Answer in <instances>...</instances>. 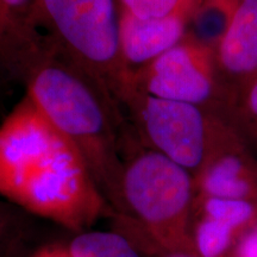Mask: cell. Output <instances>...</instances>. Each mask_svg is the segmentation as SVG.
<instances>
[{"label": "cell", "instance_id": "6da1fadb", "mask_svg": "<svg viewBox=\"0 0 257 257\" xmlns=\"http://www.w3.org/2000/svg\"><path fill=\"white\" fill-rule=\"evenodd\" d=\"M0 197L74 233L113 211L79 150L27 94L0 123Z\"/></svg>", "mask_w": 257, "mask_h": 257}, {"label": "cell", "instance_id": "7a4b0ae2", "mask_svg": "<svg viewBox=\"0 0 257 257\" xmlns=\"http://www.w3.org/2000/svg\"><path fill=\"white\" fill-rule=\"evenodd\" d=\"M42 114L81 154L111 208L124 217V153L133 137L110 88L48 35L22 82Z\"/></svg>", "mask_w": 257, "mask_h": 257}, {"label": "cell", "instance_id": "3957f363", "mask_svg": "<svg viewBox=\"0 0 257 257\" xmlns=\"http://www.w3.org/2000/svg\"><path fill=\"white\" fill-rule=\"evenodd\" d=\"M121 198L124 218L154 248L193 251L195 184L187 169L135 141L124 157Z\"/></svg>", "mask_w": 257, "mask_h": 257}, {"label": "cell", "instance_id": "277c9868", "mask_svg": "<svg viewBox=\"0 0 257 257\" xmlns=\"http://www.w3.org/2000/svg\"><path fill=\"white\" fill-rule=\"evenodd\" d=\"M47 35L94 73L121 101L133 89V74L120 50L118 0H38Z\"/></svg>", "mask_w": 257, "mask_h": 257}, {"label": "cell", "instance_id": "5b68a950", "mask_svg": "<svg viewBox=\"0 0 257 257\" xmlns=\"http://www.w3.org/2000/svg\"><path fill=\"white\" fill-rule=\"evenodd\" d=\"M142 146L194 176L210 155L224 118L199 106L156 98L133 88L121 102Z\"/></svg>", "mask_w": 257, "mask_h": 257}, {"label": "cell", "instance_id": "8992f818", "mask_svg": "<svg viewBox=\"0 0 257 257\" xmlns=\"http://www.w3.org/2000/svg\"><path fill=\"white\" fill-rule=\"evenodd\" d=\"M133 86L156 98L199 106L221 118L227 101L214 50L186 36L134 73Z\"/></svg>", "mask_w": 257, "mask_h": 257}, {"label": "cell", "instance_id": "52a82bcc", "mask_svg": "<svg viewBox=\"0 0 257 257\" xmlns=\"http://www.w3.org/2000/svg\"><path fill=\"white\" fill-rule=\"evenodd\" d=\"M194 184L195 197L257 201V155L225 119Z\"/></svg>", "mask_w": 257, "mask_h": 257}, {"label": "cell", "instance_id": "ba28073f", "mask_svg": "<svg viewBox=\"0 0 257 257\" xmlns=\"http://www.w3.org/2000/svg\"><path fill=\"white\" fill-rule=\"evenodd\" d=\"M257 225V201L195 197L192 246L198 257H229Z\"/></svg>", "mask_w": 257, "mask_h": 257}, {"label": "cell", "instance_id": "9c48e42d", "mask_svg": "<svg viewBox=\"0 0 257 257\" xmlns=\"http://www.w3.org/2000/svg\"><path fill=\"white\" fill-rule=\"evenodd\" d=\"M48 35L38 0H0V76L23 82Z\"/></svg>", "mask_w": 257, "mask_h": 257}, {"label": "cell", "instance_id": "30bf717a", "mask_svg": "<svg viewBox=\"0 0 257 257\" xmlns=\"http://www.w3.org/2000/svg\"><path fill=\"white\" fill-rule=\"evenodd\" d=\"M195 5L153 18L137 17L121 9L120 50L125 66L131 74L142 69L184 40L188 19Z\"/></svg>", "mask_w": 257, "mask_h": 257}, {"label": "cell", "instance_id": "8fae6325", "mask_svg": "<svg viewBox=\"0 0 257 257\" xmlns=\"http://www.w3.org/2000/svg\"><path fill=\"white\" fill-rule=\"evenodd\" d=\"M214 56L229 101L233 93L257 75V0L240 2Z\"/></svg>", "mask_w": 257, "mask_h": 257}, {"label": "cell", "instance_id": "7c38bea8", "mask_svg": "<svg viewBox=\"0 0 257 257\" xmlns=\"http://www.w3.org/2000/svg\"><path fill=\"white\" fill-rule=\"evenodd\" d=\"M75 234L67 245L74 257H156L162 253L148 240H131L118 231L89 229Z\"/></svg>", "mask_w": 257, "mask_h": 257}, {"label": "cell", "instance_id": "4fadbf2b", "mask_svg": "<svg viewBox=\"0 0 257 257\" xmlns=\"http://www.w3.org/2000/svg\"><path fill=\"white\" fill-rule=\"evenodd\" d=\"M242 0H198L188 19L186 37L216 51Z\"/></svg>", "mask_w": 257, "mask_h": 257}, {"label": "cell", "instance_id": "5bb4252c", "mask_svg": "<svg viewBox=\"0 0 257 257\" xmlns=\"http://www.w3.org/2000/svg\"><path fill=\"white\" fill-rule=\"evenodd\" d=\"M223 118L257 155V75L230 96Z\"/></svg>", "mask_w": 257, "mask_h": 257}, {"label": "cell", "instance_id": "9a60e30c", "mask_svg": "<svg viewBox=\"0 0 257 257\" xmlns=\"http://www.w3.org/2000/svg\"><path fill=\"white\" fill-rule=\"evenodd\" d=\"M120 8L141 18L163 17L185 6L195 5L198 0H118Z\"/></svg>", "mask_w": 257, "mask_h": 257}, {"label": "cell", "instance_id": "2e32d148", "mask_svg": "<svg viewBox=\"0 0 257 257\" xmlns=\"http://www.w3.org/2000/svg\"><path fill=\"white\" fill-rule=\"evenodd\" d=\"M21 208L0 200V257H8L21 233Z\"/></svg>", "mask_w": 257, "mask_h": 257}, {"label": "cell", "instance_id": "e0dca14e", "mask_svg": "<svg viewBox=\"0 0 257 257\" xmlns=\"http://www.w3.org/2000/svg\"><path fill=\"white\" fill-rule=\"evenodd\" d=\"M229 257H257V225L239 240Z\"/></svg>", "mask_w": 257, "mask_h": 257}, {"label": "cell", "instance_id": "ac0fdd59", "mask_svg": "<svg viewBox=\"0 0 257 257\" xmlns=\"http://www.w3.org/2000/svg\"><path fill=\"white\" fill-rule=\"evenodd\" d=\"M29 257H74L69 251L68 246L62 245H44L32 252Z\"/></svg>", "mask_w": 257, "mask_h": 257}, {"label": "cell", "instance_id": "d6986e66", "mask_svg": "<svg viewBox=\"0 0 257 257\" xmlns=\"http://www.w3.org/2000/svg\"><path fill=\"white\" fill-rule=\"evenodd\" d=\"M157 257H198L193 251H174V252H162Z\"/></svg>", "mask_w": 257, "mask_h": 257}, {"label": "cell", "instance_id": "ffe728a7", "mask_svg": "<svg viewBox=\"0 0 257 257\" xmlns=\"http://www.w3.org/2000/svg\"><path fill=\"white\" fill-rule=\"evenodd\" d=\"M2 81H4V80H3V79H2V76H0V82H2Z\"/></svg>", "mask_w": 257, "mask_h": 257}]
</instances>
